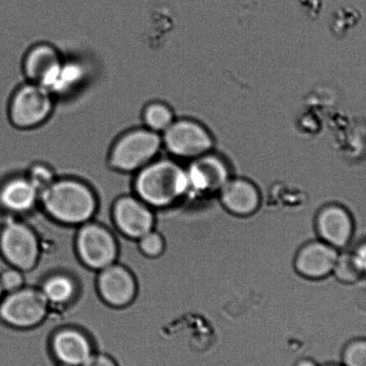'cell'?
<instances>
[{
	"mask_svg": "<svg viewBox=\"0 0 366 366\" xmlns=\"http://www.w3.org/2000/svg\"><path fill=\"white\" fill-rule=\"evenodd\" d=\"M81 366H119L112 357L105 354H92Z\"/></svg>",
	"mask_w": 366,
	"mask_h": 366,
	"instance_id": "obj_25",
	"label": "cell"
},
{
	"mask_svg": "<svg viewBox=\"0 0 366 366\" xmlns=\"http://www.w3.org/2000/svg\"><path fill=\"white\" fill-rule=\"evenodd\" d=\"M316 229L322 241L333 247H346L354 232L350 212L337 205L323 208L316 219Z\"/></svg>",
	"mask_w": 366,
	"mask_h": 366,
	"instance_id": "obj_13",
	"label": "cell"
},
{
	"mask_svg": "<svg viewBox=\"0 0 366 366\" xmlns=\"http://www.w3.org/2000/svg\"><path fill=\"white\" fill-rule=\"evenodd\" d=\"M0 254L14 268L29 271L40 257L38 237L29 227L17 222L6 223L0 230Z\"/></svg>",
	"mask_w": 366,
	"mask_h": 366,
	"instance_id": "obj_6",
	"label": "cell"
},
{
	"mask_svg": "<svg viewBox=\"0 0 366 366\" xmlns=\"http://www.w3.org/2000/svg\"><path fill=\"white\" fill-rule=\"evenodd\" d=\"M323 366H343V365L330 364V365H323Z\"/></svg>",
	"mask_w": 366,
	"mask_h": 366,
	"instance_id": "obj_29",
	"label": "cell"
},
{
	"mask_svg": "<svg viewBox=\"0 0 366 366\" xmlns=\"http://www.w3.org/2000/svg\"><path fill=\"white\" fill-rule=\"evenodd\" d=\"M134 189L150 207H167L189 189L187 173L175 162L154 161L138 172Z\"/></svg>",
	"mask_w": 366,
	"mask_h": 366,
	"instance_id": "obj_2",
	"label": "cell"
},
{
	"mask_svg": "<svg viewBox=\"0 0 366 366\" xmlns=\"http://www.w3.org/2000/svg\"><path fill=\"white\" fill-rule=\"evenodd\" d=\"M28 179L37 188L40 194L55 181L54 174L51 169L47 166L40 164L35 165L31 168Z\"/></svg>",
	"mask_w": 366,
	"mask_h": 366,
	"instance_id": "obj_23",
	"label": "cell"
},
{
	"mask_svg": "<svg viewBox=\"0 0 366 366\" xmlns=\"http://www.w3.org/2000/svg\"><path fill=\"white\" fill-rule=\"evenodd\" d=\"M339 254L337 248L325 242H311L298 252L295 266L298 273L305 278H325L332 273Z\"/></svg>",
	"mask_w": 366,
	"mask_h": 366,
	"instance_id": "obj_12",
	"label": "cell"
},
{
	"mask_svg": "<svg viewBox=\"0 0 366 366\" xmlns=\"http://www.w3.org/2000/svg\"><path fill=\"white\" fill-rule=\"evenodd\" d=\"M187 173L188 187L200 192L220 190L229 181L225 164L214 156L197 158Z\"/></svg>",
	"mask_w": 366,
	"mask_h": 366,
	"instance_id": "obj_16",
	"label": "cell"
},
{
	"mask_svg": "<svg viewBox=\"0 0 366 366\" xmlns=\"http://www.w3.org/2000/svg\"><path fill=\"white\" fill-rule=\"evenodd\" d=\"M40 198L48 214L67 225L89 222L97 205L90 187L71 179L55 180L41 192Z\"/></svg>",
	"mask_w": 366,
	"mask_h": 366,
	"instance_id": "obj_1",
	"label": "cell"
},
{
	"mask_svg": "<svg viewBox=\"0 0 366 366\" xmlns=\"http://www.w3.org/2000/svg\"><path fill=\"white\" fill-rule=\"evenodd\" d=\"M48 301L41 290L22 287L6 293L0 301V320L16 328H31L44 321Z\"/></svg>",
	"mask_w": 366,
	"mask_h": 366,
	"instance_id": "obj_4",
	"label": "cell"
},
{
	"mask_svg": "<svg viewBox=\"0 0 366 366\" xmlns=\"http://www.w3.org/2000/svg\"><path fill=\"white\" fill-rule=\"evenodd\" d=\"M51 350L59 364L67 366H81L94 354L90 340L74 329L56 332L52 337Z\"/></svg>",
	"mask_w": 366,
	"mask_h": 366,
	"instance_id": "obj_14",
	"label": "cell"
},
{
	"mask_svg": "<svg viewBox=\"0 0 366 366\" xmlns=\"http://www.w3.org/2000/svg\"><path fill=\"white\" fill-rule=\"evenodd\" d=\"M40 197L37 190L28 177H15L0 187V206L14 213L29 212Z\"/></svg>",
	"mask_w": 366,
	"mask_h": 366,
	"instance_id": "obj_17",
	"label": "cell"
},
{
	"mask_svg": "<svg viewBox=\"0 0 366 366\" xmlns=\"http://www.w3.org/2000/svg\"><path fill=\"white\" fill-rule=\"evenodd\" d=\"M138 246L145 257L156 258L164 252L165 241L161 234L152 230L138 239Z\"/></svg>",
	"mask_w": 366,
	"mask_h": 366,
	"instance_id": "obj_21",
	"label": "cell"
},
{
	"mask_svg": "<svg viewBox=\"0 0 366 366\" xmlns=\"http://www.w3.org/2000/svg\"><path fill=\"white\" fill-rule=\"evenodd\" d=\"M163 133L162 143L170 154L177 157H201L212 145L207 131L191 120L174 121L172 125Z\"/></svg>",
	"mask_w": 366,
	"mask_h": 366,
	"instance_id": "obj_8",
	"label": "cell"
},
{
	"mask_svg": "<svg viewBox=\"0 0 366 366\" xmlns=\"http://www.w3.org/2000/svg\"><path fill=\"white\" fill-rule=\"evenodd\" d=\"M59 366H67V365L60 364Z\"/></svg>",
	"mask_w": 366,
	"mask_h": 366,
	"instance_id": "obj_30",
	"label": "cell"
},
{
	"mask_svg": "<svg viewBox=\"0 0 366 366\" xmlns=\"http://www.w3.org/2000/svg\"><path fill=\"white\" fill-rule=\"evenodd\" d=\"M353 257L362 274H365L366 273V241L358 246L353 253Z\"/></svg>",
	"mask_w": 366,
	"mask_h": 366,
	"instance_id": "obj_26",
	"label": "cell"
},
{
	"mask_svg": "<svg viewBox=\"0 0 366 366\" xmlns=\"http://www.w3.org/2000/svg\"><path fill=\"white\" fill-rule=\"evenodd\" d=\"M41 291L49 304L63 305L72 300L76 285L69 277L56 274L45 280Z\"/></svg>",
	"mask_w": 366,
	"mask_h": 366,
	"instance_id": "obj_18",
	"label": "cell"
},
{
	"mask_svg": "<svg viewBox=\"0 0 366 366\" xmlns=\"http://www.w3.org/2000/svg\"><path fill=\"white\" fill-rule=\"evenodd\" d=\"M97 286L102 300L110 307H127L136 297V280L122 265L113 264L101 269Z\"/></svg>",
	"mask_w": 366,
	"mask_h": 366,
	"instance_id": "obj_10",
	"label": "cell"
},
{
	"mask_svg": "<svg viewBox=\"0 0 366 366\" xmlns=\"http://www.w3.org/2000/svg\"><path fill=\"white\" fill-rule=\"evenodd\" d=\"M52 110L49 90L30 83L19 89L13 96L9 117L17 129H31L44 124L51 117Z\"/></svg>",
	"mask_w": 366,
	"mask_h": 366,
	"instance_id": "obj_5",
	"label": "cell"
},
{
	"mask_svg": "<svg viewBox=\"0 0 366 366\" xmlns=\"http://www.w3.org/2000/svg\"><path fill=\"white\" fill-rule=\"evenodd\" d=\"M4 290H3L1 284H0V301H1L2 297H4Z\"/></svg>",
	"mask_w": 366,
	"mask_h": 366,
	"instance_id": "obj_28",
	"label": "cell"
},
{
	"mask_svg": "<svg viewBox=\"0 0 366 366\" xmlns=\"http://www.w3.org/2000/svg\"><path fill=\"white\" fill-rule=\"evenodd\" d=\"M295 366H319L314 360L312 359L305 358L301 359V360L298 361Z\"/></svg>",
	"mask_w": 366,
	"mask_h": 366,
	"instance_id": "obj_27",
	"label": "cell"
},
{
	"mask_svg": "<svg viewBox=\"0 0 366 366\" xmlns=\"http://www.w3.org/2000/svg\"><path fill=\"white\" fill-rule=\"evenodd\" d=\"M24 283L23 272L16 268H9L0 273V284L5 293L22 289Z\"/></svg>",
	"mask_w": 366,
	"mask_h": 366,
	"instance_id": "obj_24",
	"label": "cell"
},
{
	"mask_svg": "<svg viewBox=\"0 0 366 366\" xmlns=\"http://www.w3.org/2000/svg\"><path fill=\"white\" fill-rule=\"evenodd\" d=\"M143 117L147 129L158 134L165 132L174 122L172 109L159 102L149 104L144 109Z\"/></svg>",
	"mask_w": 366,
	"mask_h": 366,
	"instance_id": "obj_19",
	"label": "cell"
},
{
	"mask_svg": "<svg viewBox=\"0 0 366 366\" xmlns=\"http://www.w3.org/2000/svg\"><path fill=\"white\" fill-rule=\"evenodd\" d=\"M162 144V138L154 131H130L114 144L109 155L110 165L120 172H138L154 161Z\"/></svg>",
	"mask_w": 366,
	"mask_h": 366,
	"instance_id": "obj_3",
	"label": "cell"
},
{
	"mask_svg": "<svg viewBox=\"0 0 366 366\" xmlns=\"http://www.w3.org/2000/svg\"><path fill=\"white\" fill-rule=\"evenodd\" d=\"M24 71L31 84L41 85L48 90L58 84L63 71L59 52L51 46H35L27 53Z\"/></svg>",
	"mask_w": 366,
	"mask_h": 366,
	"instance_id": "obj_11",
	"label": "cell"
},
{
	"mask_svg": "<svg viewBox=\"0 0 366 366\" xmlns=\"http://www.w3.org/2000/svg\"><path fill=\"white\" fill-rule=\"evenodd\" d=\"M219 191L224 207L234 215L249 216L257 212L260 205V194L249 181L229 180Z\"/></svg>",
	"mask_w": 366,
	"mask_h": 366,
	"instance_id": "obj_15",
	"label": "cell"
},
{
	"mask_svg": "<svg viewBox=\"0 0 366 366\" xmlns=\"http://www.w3.org/2000/svg\"><path fill=\"white\" fill-rule=\"evenodd\" d=\"M343 366H366V340L351 341L342 353Z\"/></svg>",
	"mask_w": 366,
	"mask_h": 366,
	"instance_id": "obj_22",
	"label": "cell"
},
{
	"mask_svg": "<svg viewBox=\"0 0 366 366\" xmlns=\"http://www.w3.org/2000/svg\"><path fill=\"white\" fill-rule=\"evenodd\" d=\"M332 273L340 282L347 284L357 282L362 275L355 261L353 254H339Z\"/></svg>",
	"mask_w": 366,
	"mask_h": 366,
	"instance_id": "obj_20",
	"label": "cell"
},
{
	"mask_svg": "<svg viewBox=\"0 0 366 366\" xmlns=\"http://www.w3.org/2000/svg\"><path fill=\"white\" fill-rule=\"evenodd\" d=\"M113 218L121 232L134 239L154 230V213L150 206L138 197L119 198L114 204Z\"/></svg>",
	"mask_w": 366,
	"mask_h": 366,
	"instance_id": "obj_9",
	"label": "cell"
},
{
	"mask_svg": "<svg viewBox=\"0 0 366 366\" xmlns=\"http://www.w3.org/2000/svg\"><path fill=\"white\" fill-rule=\"evenodd\" d=\"M76 244L81 261L89 268L101 271L115 264L117 255L115 238L99 224H83L78 231Z\"/></svg>",
	"mask_w": 366,
	"mask_h": 366,
	"instance_id": "obj_7",
	"label": "cell"
}]
</instances>
